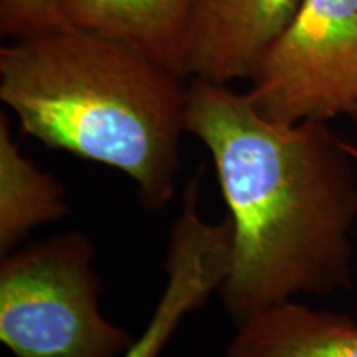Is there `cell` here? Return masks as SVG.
Instances as JSON below:
<instances>
[{"label": "cell", "mask_w": 357, "mask_h": 357, "mask_svg": "<svg viewBox=\"0 0 357 357\" xmlns=\"http://www.w3.org/2000/svg\"><path fill=\"white\" fill-rule=\"evenodd\" d=\"M185 129L207 147L229 208L230 265L218 293L235 323L298 294L349 287L357 178L326 123L271 121L247 93L192 78Z\"/></svg>", "instance_id": "obj_1"}, {"label": "cell", "mask_w": 357, "mask_h": 357, "mask_svg": "<svg viewBox=\"0 0 357 357\" xmlns=\"http://www.w3.org/2000/svg\"><path fill=\"white\" fill-rule=\"evenodd\" d=\"M187 86L136 48L77 26L0 47V100L22 131L126 174L149 211L176 195Z\"/></svg>", "instance_id": "obj_2"}, {"label": "cell", "mask_w": 357, "mask_h": 357, "mask_svg": "<svg viewBox=\"0 0 357 357\" xmlns=\"http://www.w3.org/2000/svg\"><path fill=\"white\" fill-rule=\"evenodd\" d=\"M95 248L68 231L0 263V341L15 357H121L131 333L101 312Z\"/></svg>", "instance_id": "obj_3"}, {"label": "cell", "mask_w": 357, "mask_h": 357, "mask_svg": "<svg viewBox=\"0 0 357 357\" xmlns=\"http://www.w3.org/2000/svg\"><path fill=\"white\" fill-rule=\"evenodd\" d=\"M271 121L326 123L357 111V0H303L250 77Z\"/></svg>", "instance_id": "obj_4"}, {"label": "cell", "mask_w": 357, "mask_h": 357, "mask_svg": "<svg viewBox=\"0 0 357 357\" xmlns=\"http://www.w3.org/2000/svg\"><path fill=\"white\" fill-rule=\"evenodd\" d=\"M199 192L195 184L184 189L169 234L166 287L144 331L121 357H159L185 316L220 291L230 265V223L227 218L205 220L199 212Z\"/></svg>", "instance_id": "obj_5"}, {"label": "cell", "mask_w": 357, "mask_h": 357, "mask_svg": "<svg viewBox=\"0 0 357 357\" xmlns=\"http://www.w3.org/2000/svg\"><path fill=\"white\" fill-rule=\"evenodd\" d=\"M303 0H195L187 77L229 84L247 78L287 29Z\"/></svg>", "instance_id": "obj_6"}, {"label": "cell", "mask_w": 357, "mask_h": 357, "mask_svg": "<svg viewBox=\"0 0 357 357\" xmlns=\"http://www.w3.org/2000/svg\"><path fill=\"white\" fill-rule=\"evenodd\" d=\"M195 0H61L63 25L114 38L187 78Z\"/></svg>", "instance_id": "obj_7"}, {"label": "cell", "mask_w": 357, "mask_h": 357, "mask_svg": "<svg viewBox=\"0 0 357 357\" xmlns=\"http://www.w3.org/2000/svg\"><path fill=\"white\" fill-rule=\"evenodd\" d=\"M227 357H357V323L294 300L235 323Z\"/></svg>", "instance_id": "obj_8"}, {"label": "cell", "mask_w": 357, "mask_h": 357, "mask_svg": "<svg viewBox=\"0 0 357 357\" xmlns=\"http://www.w3.org/2000/svg\"><path fill=\"white\" fill-rule=\"evenodd\" d=\"M65 185L35 166L0 114V253L15 250L30 231L68 213Z\"/></svg>", "instance_id": "obj_9"}, {"label": "cell", "mask_w": 357, "mask_h": 357, "mask_svg": "<svg viewBox=\"0 0 357 357\" xmlns=\"http://www.w3.org/2000/svg\"><path fill=\"white\" fill-rule=\"evenodd\" d=\"M61 0H0V33L20 38L63 25Z\"/></svg>", "instance_id": "obj_10"}, {"label": "cell", "mask_w": 357, "mask_h": 357, "mask_svg": "<svg viewBox=\"0 0 357 357\" xmlns=\"http://www.w3.org/2000/svg\"><path fill=\"white\" fill-rule=\"evenodd\" d=\"M352 116H354V118L357 119V111H356V113H354V114H352Z\"/></svg>", "instance_id": "obj_11"}]
</instances>
